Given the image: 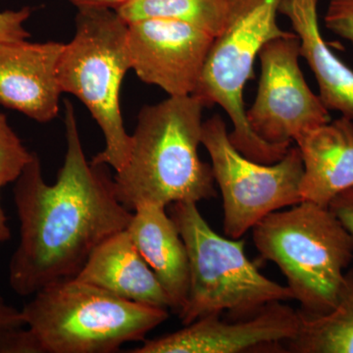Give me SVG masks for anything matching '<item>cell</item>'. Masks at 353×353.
Wrapping results in <instances>:
<instances>
[{
	"label": "cell",
	"instance_id": "1",
	"mask_svg": "<svg viewBox=\"0 0 353 353\" xmlns=\"http://www.w3.org/2000/svg\"><path fill=\"white\" fill-rule=\"evenodd\" d=\"M65 128L67 150L57 183H46L34 153L14 187L20 241L9 264V283L18 296H34L50 283L75 278L95 248L132 220L106 165L85 158L75 110L67 101Z\"/></svg>",
	"mask_w": 353,
	"mask_h": 353
},
{
	"label": "cell",
	"instance_id": "2",
	"mask_svg": "<svg viewBox=\"0 0 353 353\" xmlns=\"http://www.w3.org/2000/svg\"><path fill=\"white\" fill-rule=\"evenodd\" d=\"M203 108L201 99L185 95L139 111L129 158L113 178L116 196L128 210L217 196L212 167L199 155Z\"/></svg>",
	"mask_w": 353,
	"mask_h": 353
},
{
	"label": "cell",
	"instance_id": "3",
	"mask_svg": "<svg viewBox=\"0 0 353 353\" xmlns=\"http://www.w3.org/2000/svg\"><path fill=\"white\" fill-rule=\"evenodd\" d=\"M252 230L256 250L280 268L299 310L322 315L333 309L353 260V236L329 208L301 201Z\"/></svg>",
	"mask_w": 353,
	"mask_h": 353
},
{
	"label": "cell",
	"instance_id": "4",
	"mask_svg": "<svg viewBox=\"0 0 353 353\" xmlns=\"http://www.w3.org/2000/svg\"><path fill=\"white\" fill-rule=\"evenodd\" d=\"M43 353H111L143 341L167 309L128 301L76 279L38 290L21 310Z\"/></svg>",
	"mask_w": 353,
	"mask_h": 353
},
{
	"label": "cell",
	"instance_id": "5",
	"mask_svg": "<svg viewBox=\"0 0 353 353\" xmlns=\"http://www.w3.org/2000/svg\"><path fill=\"white\" fill-rule=\"evenodd\" d=\"M128 27L113 9L78 8L75 34L64 44L58 65L62 92L83 102L105 139V148L92 163L110 166L116 172L126 164L132 146L120 108L121 83L131 70Z\"/></svg>",
	"mask_w": 353,
	"mask_h": 353
},
{
	"label": "cell",
	"instance_id": "6",
	"mask_svg": "<svg viewBox=\"0 0 353 353\" xmlns=\"http://www.w3.org/2000/svg\"><path fill=\"white\" fill-rule=\"evenodd\" d=\"M196 204L175 202L170 209L189 256V294L178 313L183 326L223 312L245 319L267 304L292 299L289 288L265 277L248 259L245 241L216 233Z\"/></svg>",
	"mask_w": 353,
	"mask_h": 353
},
{
	"label": "cell",
	"instance_id": "7",
	"mask_svg": "<svg viewBox=\"0 0 353 353\" xmlns=\"http://www.w3.org/2000/svg\"><path fill=\"white\" fill-rule=\"evenodd\" d=\"M280 1L228 0L226 26L214 38L192 94L205 108L219 105L233 125L229 139L234 148L262 164L276 163L290 148L270 145L254 134L246 118L243 92L254 75L255 59L265 44L294 34L278 24Z\"/></svg>",
	"mask_w": 353,
	"mask_h": 353
},
{
	"label": "cell",
	"instance_id": "8",
	"mask_svg": "<svg viewBox=\"0 0 353 353\" xmlns=\"http://www.w3.org/2000/svg\"><path fill=\"white\" fill-rule=\"evenodd\" d=\"M201 145L222 194L224 232L229 238L241 239L267 215L303 201V162L296 145L276 163L253 161L234 148L218 114L202 124Z\"/></svg>",
	"mask_w": 353,
	"mask_h": 353
},
{
	"label": "cell",
	"instance_id": "9",
	"mask_svg": "<svg viewBox=\"0 0 353 353\" xmlns=\"http://www.w3.org/2000/svg\"><path fill=\"white\" fill-rule=\"evenodd\" d=\"M259 57L256 97L246 110L248 125L257 137L270 145L290 148L304 132L331 121L328 109L304 79L296 34L268 41Z\"/></svg>",
	"mask_w": 353,
	"mask_h": 353
},
{
	"label": "cell",
	"instance_id": "10",
	"mask_svg": "<svg viewBox=\"0 0 353 353\" xmlns=\"http://www.w3.org/2000/svg\"><path fill=\"white\" fill-rule=\"evenodd\" d=\"M213 41L208 32L179 21H136L128 27L130 66L143 83L169 97L192 95Z\"/></svg>",
	"mask_w": 353,
	"mask_h": 353
},
{
	"label": "cell",
	"instance_id": "11",
	"mask_svg": "<svg viewBox=\"0 0 353 353\" xmlns=\"http://www.w3.org/2000/svg\"><path fill=\"white\" fill-rule=\"evenodd\" d=\"M301 327L299 310L283 301L265 305L245 319H220L209 315L180 331L143 341L132 353H239L280 348L294 340Z\"/></svg>",
	"mask_w": 353,
	"mask_h": 353
},
{
	"label": "cell",
	"instance_id": "12",
	"mask_svg": "<svg viewBox=\"0 0 353 353\" xmlns=\"http://www.w3.org/2000/svg\"><path fill=\"white\" fill-rule=\"evenodd\" d=\"M64 44L0 43V104L39 123L57 118L62 94L58 65Z\"/></svg>",
	"mask_w": 353,
	"mask_h": 353
},
{
	"label": "cell",
	"instance_id": "13",
	"mask_svg": "<svg viewBox=\"0 0 353 353\" xmlns=\"http://www.w3.org/2000/svg\"><path fill=\"white\" fill-rule=\"evenodd\" d=\"M303 162V201L328 208L353 187V121L341 116L296 139Z\"/></svg>",
	"mask_w": 353,
	"mask_h": 353
},
{
	"label": "cell",
	"instance_id": "14",
	"mask_svg": "<svg viewBox=\"0 0 353 353\" xmlns=\"http://www.w3.org/2000/svg\"><path fill=\"white\" fill-rule=\"evenodd\" d=\"M74 279L134 303L171 308L170 299L127 229L102 241Z\"/></svg>",
	"mask_w": 353,
	"mask_h": 353
},
{
	"label": "cell",
	"instance_id": "15",
	"mask_svg": "<svg viewBox=\"0 0 353 353\" xmlns=\"http://www.w3.org/2000/svg\"><path fill=\"white\" fill-rule=\"evenodd\" d=\"M165 208L141 204L132 211L127 231L170 299L171 309L179 313L189 294V256L180 232Z\"/></svg>",
	"mask_w": 353,
	"mask_h": 353
},
{
	"label": "cell",
	"instance_id": "16",
	"mask_svg": "<svg viewBox=\"0 0 353 353\" xmlns=\"http://www.w3.org/2000/svg\"><path fill=\"white\" fill-rule=\"evenodd\" d=\"M319 0H281L279 13L289 19L299 41L301 57L314 74L319 97L329 111L353 121V71L334 54L323 39Z\"/></svg>",
	"mask_w": 353,
	"mask_h": 353
},
{
	"label": "cell",
	"instance_id": "17",
	"mask_svg": "<svg viewBox=\"0 0 353 353\" xmlns=\"http://www.w3.org/2000/svg\"><path fill=\"white\" fill-rule=\"evenodd\" d=\"M299 312V334L285 343V352L353 353V267L345 272L338 301L332 310L322 315Z\"/></svg>",
	"mask_w": 353,
	"mask_h": 353
},
{
	"label": "cell",
	"instance_id": "18",
	"mask_svg": "<svg viewBox=\"0 0 353 353\" xmlns=\"http://www.w3.org/2000/svg\"><path fill=\"white\" fill-rule=\"evenodd\" d=\"M115 11L128 24L154 18L179 21L216 38L226 26L229 6L228 0H132Z\"/></svg>",
	"mask_w": 353,
	"mask_h": 353
},
{
	"label": "cell",
	"instance_id": "19",
	"mask_svg": "<svg viewBox=\"0 0 353 353\" xmlns=\"http://www.w3.org/2000/svg\"><path fill=\"white\" fill-rule=\"evenodd\" d=\"M34 154L9 126L6 116L0 114V189L17 181Z\"/></svg>",
	"mask_w": 353,
	"mask_h": 353
},
{
	"label": "cell",
	"instance_id": "20",
	"mask_svg": "<svg viewBox=\"0 0 353 353\" xmlns=\"http://www.w3.org/2000/svg\"><path fill=\"white\" fill-rule=\"evenodd\" d=\"M325 26L353 46V0H329Z\"/></svg>",
	"mask_w": 353,
	"mask_h": 353
},
{
	"label": "cell",
	"instance_id": "21",
	"mask_svg": "<svg viewBox=\"0 0 353 353\" xmlns=\"http://www.w3.org/2000/svg\"><path fill=\"white\" fill-rule=\"evenodd\" d=\"M0 353H43L29 328L14 327L0 332Z\"/></svg>",
	"mask_w": 353,
	"mask_h": 353
},
{
	"label": "cell",
	"instance_id": "22",
	"mask_svg": "<svg viewBox=\"0 0 353 353\" xmlns=\"http://www.w3.org/2000/svg\"><path fill=\"white\" fill-rule=\"evenodd\" d=\"M29 7L19 10H6L0 12V43L22 41L30 38L29 32L25 29V23L31 16Z\"/></svg>",
	"mask_w": 353,
	"mask_h": 353
},
{
	"label": "cell",
	"instance_id": "23",
	"mask_svg": "<svg viewBox=\"0 0 353 353\" xmlns=\"http://www.w3.org/2000/svg\"><path fill=\"white\" fill-rule=\"evenodd\" d=\"M328 208L353 236V187L339 194Z\"/></svg>",
	"mask_w": 353,
	"mask_h": 353
},
{
	"label": "cell",
	"instance_id": "24",
	"mask_svg": "<svg viewBox=\"0 0 353 353\" xmlns=\"http://www.w3.org/2000/svg\"><path fill=\"white\" fill-rule=\"evenodd\" d=\"M21 326H25L21 310L8 305L0 299V332Z\"/></svg>",
	"mask_w": 353,
	"mask_h": 353
},
{
	"label": "cell",
	"instance_id": "25",
	"mask_svg": "<svg viewBox=\"0 0 353 353\" xmlns=\"http://www.w3.org/2000/svg\"><path fill=\"white\" fill-rule=\"evenodd\" d=\"M77 8L83 7H99V8H109L116 10L121 6L129 3L132 0H68Z\"/></svg>",
	"mask_w": 353,
	"mask_h": 353
},
{
	"label": "cell",
	"instance_id": "26",
	"mask_svg": "<svg viewBox=\"0 0 353 353\" xmlns=\"http://www.w3.org/2000/svg\"><path fill=\"white\" fill-rule=\"evenodd\" d=\"M11 232L7 224V218L0 204V245L10 239Z\"/></svg>",
	"mask_w": 353,
	"mask_h": 353
}]
</instances>
